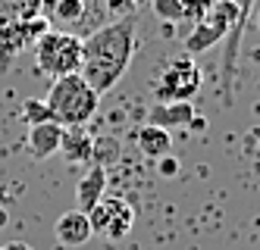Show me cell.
Wrapping results in <instances>:
<instances>
[{
  "label": "cell",
  "mask_w": 260,
  "mask_h": 250,
  "mask_svg": "<svg viewBox=\"0 0 260 250\" xmlns=\"http://www.w3.org/2000/svg\"><path fill=\"white\" fill-rule=\"evenodd\" d=\"M135 47H138V34H135V22L128 16L116 19L110 25H101L82 41L79 75L98 94H107L125 75L128 63L135 56Z\"/></svg>",
  "instance_id": "cell-1"
},
{
  "label": "cell",
  "mask_w": 260,
  "mask_h": 250,
  "mask_svg": "<svg viewBox=\"0 0 260 250\" xmlns=\"http://www.w3.org/2000/svg\"><path fill=\"white\" fill-rule=\"evenodd\" d=\"M44 103L53 113V122H60L63 128H79V125H88L91 119H94L101 94L91 88L79 72H72V75L53 79Z\"/></svg>",
  "instance_id": "cell-2"
},
{
  "label": "cell",
  "mask_w": 260,
  "mask_h": 250,
  "mask_svg": "<svg viewBox=\"0 0 260 250\" xmlns=\"http://www.w3.org/2000/svg\"><path fill=\"white\" fill-rule=\"evenodd\" d=\"M31 50H35V60H38V69L44 75H53V79L72 75L82 66V38L69 34V31L50 28L38 38V44Z\"/></svg>",
  "instance_id": "cell-3"
},
{
  "label": "cell",
  "mask_w": 260,
  "mask_h": 250,
  "mask_svg": "<svg viewBox=\"0 0 260 250\" xmlns=\"http://www.w3.org/2000/svg\"><path fill=\"white\" fill-rule=\"evenodd\" d=\"M85 216L91 222V232L104 235L110 241L125 238L128 232H132V225H135V209H132V203L122 200V197H107V194L94 206H91Z\"/></svg>",
  "instance_id": "cell-4"
},
{
  "label": "cell",
  "mask_w": 260,
  "mask_h": 250,
  "mask_svg": "<svg viewBox=\"0 0 260 250\" xmlns=\"http://www.w3.org/2000/svg\"><path fill=\"white\" fill-rule=\"evenodd\" d=\"M201 91V69L194 66V56H179L166 66V72L157 82V100L173 103V100H191Z\"/></svg>",
  "instance_id": "cell-5"
},
{
  "label": "cell",
  "mask_w": 260,
  "mask_h": 250,
  "mask_svg": "<svg viewBox=\"0 0 260 250\" xmlns=\"http://www.w3.org/2000/svg\"><path fill=\"white\" fill-rule=\"evenodd\" d=\"M44 31H50V22L44 16H35V19H25V22L10 25V28H0V72L10 69V63L19 53L31 50Z\"/></svg>",
  "instance_id": "cell-6"
},
{
  "label": "cell",
  "mask_w": 260,
  "mask_h": 250,
  "mask_svg": "<svg viewBox=\"0 0 260 250\" xmlns=\"http://www.w3.org/2000/svg\"><path fill=\"white\" fill-rule=\"evenodd\" d=\"M98 141H94V134H91L85 125L79 128H63V138H60V153L66 157V163L72 166H91L94 163V150Z\"/></svg>",
  "instance_id": "cell-7"
},
{
  "label": "cell",
  "mask_w": 260,
  "mask_h": 250,
  "mask_svg": "<svg viewBox=\"0 0 260 250\" xmlns=\"http://www.w3.org/2000/svg\"><path fill=\"white\" fill-rule=\"evenodd\" d=\"M194 122V106L191 100H173V103H154L147 110V125H160V128H191Z\"/></svg>",
  "instance_id": "cell-8"
},
{
  "label": "cell",
  "mask_w": 260,
  "mask_h": 250,
  "mask_svg": "<svg viewBox=\"0 0 260 250\" xmlns=\"http://www.w3.org/2000/svg\"><path fill=\"white\" fill-rule=\"evenodd\" d=\"M60 138H63V125L60 122H38L28 125V153L35 160H50L53 153H60Z\"/></svg>",
  "instance_id": "cell-9"
},
{
  "label": "cell",
  "mask_w": 260,
  "mask_h": 250,
  "mask_svg": "<svg viewBox=\"0 0 260 250\" xmlns=\"http://www.w3.org/2000/svg\"><path fill=\"white\" fill-rule=\"evenodd\" d=\"M107 194V169L101 166V163H91L88 166V172L79 178V185H76V209H82V213H88L91 206H94L101 197Z\"/></svg>",
  "instance_id": "cell-10"
},
{
  "label": "cell",
  "mask_w": 260,
  "mask_h": 250,
  "mask_svg": "<svg viewBox=\"0 0 260 250\" xmlns=\"http://www.w3.org/2000/svg\"><path fill=\"white\" fill-rule=\"evenodd\" d=\"M53 235H57V241L63 247H82L94 232H91V222H88V216L82 213V209H69V213H63L57 219Z\"/></svg>",
  "instance_id": "cell-11"
},
{
  "label": "cell",
  "mask_w": 260,
  "mask_h": 250,
  "mask_svg": "<svg viewBox=\"0 0 260 250\" xmlns=\"http://www.w3.org/2000/svg\"><path fill=\"white\" fill-rule=\"evenodd\" d=\"M38 13L50 22V28L57 25V31L63 25H76L85 16V0H38Z\"/></svg>",
  "instance_id": "cell-12"
},
{
  "label": "cell",
  "mask_w": 260,
  "mask_h": 250,
  "mask_svg": "<svg viewBox=\"0 0 260 250\" xmlns=\"http://www.w3.org/2000/svg\"><path fill=\"white\" fill-rule=\"evenodd\" d=\"M138 150L144 153L147 160H160V157H170L173 150V134L160 128V125H141L138 131Z\"/></svg>",
  "instance_id": "cell-13"
},
{
  "label": "cell",
  "mask_w": 260,
  "mask_h": 250,
  "mask_svg": "<svg viewBox=\"0 0 260 250\" xmlns=\"http://www.w3.org/2000/svg\"><path fill=\"white\" fill-rule=\"evenodd\" d=\"M41 16L38 13V0H0V28H10L16 22Z\"/></svg>",
  "instance_id": "cell-14"
},
{
  "label": "cell",
  "mask_w": 260,
  "mask_h": 250,
  "mask_svg": "<svg viewBox=\"0 0 260 250\" xmlns=\"http://www.w3.org/2000/svg\"><path fill=\"white\" fill-rule=\"evenodd\" d=\"M22 119H25L28 125H38V122H50L53 113H50V106H47L44 100H38V97H25V100H22Z\"/></svg>",
  "instance_id": "cell-15"
},
{
  "label": "cell",
  "mask_w": 260,
  "mask_h": 250,
  "mask_svg": "<svg viewBox=\"0 0 260 250\" xmlns=\"http://www.w3.org/2000/svg\"><path fill=\"white\" fill-rule=\"evenodd\" d=\"M147 4H151L154 16L166 25H176L182 19V0H147Z\"/></svg>",
  "instance_id": "cell-16"
},
{
  "label": "cell",
  "mask_w": 260,
  "mask_h": 250,
  "mask_svg": "<svg viewBox=\"0 0 260 250\" xmlns=\"http://www.w3.org/2000/svg\"><path fill=\"white\" fill-rule=\"evenodd\" d=\"M213 0H182V19L179 22H188V25H198L204 16H207Z\"/></svg>",
  "instance_id": "cell-17"
},
{
  "label": "cell",
  "mask_w": 260,
  "mask_h": 250,
  "mask_svg": "<svg viewBox=\"0 0 260 250\" xmlns=\"http://www.w3.org/2000/svg\"><path fill=\"white\" fill-rule=\"evenodd\" d=\"M104 4H107V10L110 13H113V16H128V13H135L141 4H144V0H104Z\"/></svg>",
  "instance_id": "cell-18"
},
{
  "label": "cell",
  "mask_w": 260,
  "mask_h": 250,
  "mask_svg": "<svg viewBox=\"0 0 260 250\" xmlns=\"http://www.w3.org/2000/svg\"><path fill=\"white\" fill-rule=\"evenodd\" d=\"M232 4L238 7V38L245 34V25L251 19V10H254V0H232Z\"/></svg>",
  "instance_id": "cell-19"
},
{
  "label": "cell",
  "mask_w": 260,
  "mask_h": 250,
  "mask_svg": "<svg viewBox=\"0 0 260 250\" xmlns=\"http://www.w3.org/2000/svg\"><path fill=\"white\" fill-rule=\"evenodd\" d=\"M157 172H160L163 178L179 175V160H176V157H160V160H157Z\"/></svg>",
  "instance_id": "cell-20"
},
{
  "label": "cell",
  "mask_w": 260,
  "mask_h": 250,
  "mask_svg": "<svg viewBox=\"0 0 260 250\" xmlns=\"http://www.w3.org/2000/svg\"><path fill=\"white\" fill-rule=\"evenodd\" d=\"M0 250H31V247H28L25 241H10V244H4Z\"/></svg>",
  "instance_id": "cell-21"
},
{
  "label": "cell",
  "mask_w": 260,
  "mask_h": 250,
  "mask_svg": "<svg viewBox=\"0 0 260 250\" xmlns=\"http://www.w3.org/2000/svg\"><path fill=\"white\" fill-rule=\"evenodd\" d=\"M7 203H10V191L0 185V206H7Z\"/></svg>",
  "instance_id": "cell-22"
},
{
  "label": "cell",
  "mask_w": 260,
  "mask_h": 250,
  "mask_svg": "<svg viewBox=\"0 0 260 250\" xmlns=\"http://www.w3.org/2000/svg\"><path fill=\"white\" fill-rule=\"evenodd\" d=\"M4 225H7V209L0 206V228H4Z\"/></svg>",
  "instance_id": "cell-23"
},
{
  "label": "cell",
  "mask_w": 260,
  "mask_h": 250,
  "mask_svg": "<svg viewBox=\"0 0 260 250\" xmlns=\"http://www.w3.org/2000/svg\"><path fill=\"white\" fill-rule=\"evenodd\" d=\"M251 134H254V141H257V144H260V125H257V128H254V131H251Z\"/></svg>",
  "instance_id": "cell-24"
},
{
  "label": "cell",
  "mask_w": 260,
  "mask_h": 250,
  "mask_svg": "<svg viewBox=\"0 0 260 250\" xmlns=\"http://www.w3.org/2000/svg\"><path fill=\"white\" fill-rule=\"evenodd\" d=\"M254 25H257V31H260V7H257V16H254Z\"/></svg>",
  "instance_id": "cell-25"
}]
</instances>
